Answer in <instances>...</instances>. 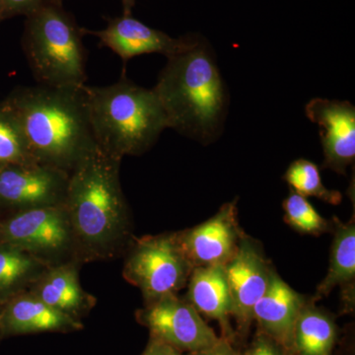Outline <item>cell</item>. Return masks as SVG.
<instances>
[{
	"label": "cell",
	"instance_id": "44dd1931",
	"mask_svg": "<svg viewBox=\"0 0 355 355\" xmlns=\"http://www.w3.org/2000/svg\"><path fill=\"white\" fill-rule=\"evenodd\" d=\"M36 162L15 114L2 102L0 104V168Z\"/></svg>",
	"mask_w": 355,
	"mask_h": 355
},
{
	"label": "cell",
	"instance_id": "d4e9b609",
	"mask_svg": "<svg viewBox=\"0 0 355 355\" xmlns=\"http://www.w3.org/2000/svg\"><path fill=\"white\" fill-rule=\"evenodd\" d=\"M46 0H1L4 18L14 15H25L33 12Z\"/></svg>",
	"mask_w": 355,
	"mask_h": 355
},
{
	"label": "cell",
	"instance_id": "7a4b0ae2",
	"mask_svg": "<svg viewBox=\"0 0 355 355\" xmlns=\"http://www.w3.org/2000/svg\"><path fill=\"white\" fill-rule=\"evenodd\" d=\"M15 114L37 162L69 173L97 148L85 84L17 89L4 101Z\"/></svg>",
	"mask_w": 355,
	"mask_h": 355
},
{
	"label": "cell",
	"instance_id": "8992f818",
	"mask_svg": "<svg viewBox=\"0 0 355 355\" xmlns=\"http://www.w3.org/2000/svg\"><path fill=\"white\" fill-rule=\"evenodd\" d=\"M125 253L123 279L139 289L146 303L177 295L188 284L193 266L176 232L132 238Z\"/></svg>",
	"mask_w": 355,
	"mask_h": 355
},
{
	"label": "cell",
	"instance_id": "e0dca14e",
	"mask_svg": "<svg viewBox=\"0 0 355 355\" xmlns=\"http://www.w3.org/2000/svg\"><path fill=\"white\" fill-rule=\"evenodd\" d=\"M187 286V300L200 314L218 321L226 335H231L229 317L232 313V300L225 266L193 268Z\"/></svg>",
	"mask_w": 355,
	"mask_h": 355
},
{
	"label": "cell",
	"instance_id": "ac0fdd59",
	"mask_svg": "<svg viewBox=\"0 0 355 355\" xmlns=\"http://www.w3.org/2000/svg\"><path fill=\"white\" fill-rule=\"evenodd\" d=\"M355 222L336 221L335 235L331 244L330 265L326 277L317 287L313 301L327 297L335 287H342L354 296Z\"/></svg>",
	"mask_w": 355,
	"mask_h": 355
},
{
	"label": "cell",
	"instance_id": "d6986e66",
	"mask_svg": "<svg viewBox=\"0 0 355 355\" xmlns=\"http://www.w3.org/2000/svg\"><path fill=\"white\" fill-rule=\"evenodd\" d=\"M50 266L18 248L0 244V305L29 291Z\"/></svg>",
	"mask_w": 355,
	"mask_h": 355
},
{
	"label": "cell",
	"instance_id": "ffe728a7",
	"mask_svg": "<svg viewBox=\"0 0 355 355\" xmlns=\"http://www.w3.org/2000/svg\"><path fill=\"white\" fill-rule=\"evenodd\" d=\"M336 336L333 319L323 310L306 302L294 327L291 347L298 355H331Z\"/></svg>",
	"mask_w": 355,
	"mask_h": 355
},
{
	"label": "cell",
	"instance_id": "484cf974",
	"mask_svg": "<svg viewBox=\"0 0 355 355\" xmlns=\"http://www.w3.org/2000/svg\"><path fill=\"white\" fill-rule=\"evenodd\" d=\"M187 355H239L237 352L233 349L230 343L224 338H219L218 342L212 347L207 349L198 350V352H189Z\"/></svg>",
	"mask_w": 355,
	"mask_h": 355
},
{
	"label": "cell",
	"instance_id": "8fae6325",
	"mask_svg": "<svg viewBox=\"0 0 355 355\" xmlns=\"http://www.w3.org/2000/svg\"><path fill=\"white\" fill-rule=\"evenodd\" d=\"M272 270L256 243L243 236L237 253L225 265L232 300L231 316L240 328H248L253 321L254 306L268 289Z\"/></svg>",
	"mask_w": 355,
	"mask_h": 355
},
{
	"label": "cell",
	"instance_id": "f1b7e54d",
	"mask_svg": "<svg viewBox=\"0 0 355 355\" xmlns=\"http://www.w3.org/2000/svg\"><path fill=\"white\" fill-rule=\"evenodd\" d=\"M4 18V8L3 6H2L1 0H0V20L3 19Z\"/></svg>",
	"mask_w": 355,
	"mask_h": 355
},
{
	"label": "cell",
	"instance_id": "4fadbf2b",
	"mask_svg": "<svg viewBox=\"0 0 355 355\" xmlns=\"http://www.w3.org/2000/svg\"><path fill=\"white\" fill-rule=\"evenodd\" d=\"M83 34L97 37L105 46L127 62L130 58L147 53H160L167 58L188 50L198 41V35L173 38L153 29L132 16H121L109 21L99 31L83 29Z\"/></svg>",
	"mask_w": 355,
	"mask_h": 355
},
{
	"label": "cell",
	"instance_id": "4316f807",
	"mask_svg": "<svg viewBox=\"0 0 355 355\" xmlns=\"http://www.w3.org/2000/svg\"><path fill=\"white\" fill-rule=\"evenodd\" d=\"M142 355H182V354L171 345L153 338Z\"/></svg>",
	"mask_w": 355,
	"mask_h": 355
},
{
	"label": "cell",
	"instance_id": "603a6c76",
	"mask_svg": "<svg viewBox=\"0 0 355 355\" xmlns=\"http://www.w3.org/2000/svg\"><path fill=\"white\" fill-rule=\"evenodd\" d=\"M284 210L286 223L303 234L321 235L331 228L330 222L321 216L307 198L292 189L284 200Z\"/></svg>",
	"mask_w": 355,
	"mask_h": 355
},
{
	"label": "cell",
	"instance_id": "52a82bcc",
	"mask_svg": "<svg viewBox=\"0 0 355 355\" xmlns=\"http://www.w3.org/2000/svg\"><path fill=\"white\" fill-rule=\"evenodd\" d=\"M0 244L18 248L50 266L77 260L64 205L7 212L0 217Z\"/></svg>",
	"mask_w": 355,
	"mask_h": 355
},
{
	"label": "cell",
	"instance_id": "83f0119b",
	"mask_svg": "<svg viewBox=\"0 0 355 355\" xmlns=\"http://www.w3.org/2000/svg\"><path fill=\"white\" fill-rule=\"evenodd\" d=\"M123 6V15L132 16L133 7L135 6V0H121Z\"/></svg>",
	"mask_w": 355,
	"mask_h": 355
},
{
	"label": "cell",
	"instance_id": "cb8c5ba5",
	"mask_svg": "<svg viewBox=\"0 0 355 355\" xmlns=\"http://www.w3.org/2000/svg\"><path fill=\"white\" fill-rule=\"evenodd\" d=\"M286 350L282 345L263 333L242 355H286Z\"/></svg>",
	"mask_w": 355,
	"mask_h": 355
},
{
	"label": "cell",
	"instance_id": "2e32d148",
	"mask_svg": "<svg viewBox=\"0 0 355 355\" xmlns=\"http://www.w3.org/2000/svg\"><path fill=\"white\" fill-rule=\"evenodd\" d=\"M306 302L273 270L268 289L254 306L253 320L263 334L287 349L292 347L294 327Z\"/></svg>",
	"mask_w": 355,
	"mask_h": 355
},
{
	"label": "cell",
	"instance_id": "9c48e42d",
	"mask_svg": "<svg viewBox=\"0 0 355 355\" xmlns=\"http://www.w3.org/2000/svg\"><path fill=\"white\" fill-rule=\"evenodd\" d=\"M69 173L41 163L0 168V209L7 212L64 205Z\"/></svg>",
	"mask_w": 355,
	"mask_h": 355
},
{
	"label": "cell",
	"instance_id": "5bb4252c",
	"mask_svg": "<svg viewBox=\"0 0 355 355\" xmlns=\"http://www.w3.org/2000/svg\"><path fill=\"white\" fill-rule=\"evenodd\" d=\"M83 263L77 260L51 266L30 287V293L44 304L80 321L97 303V298L81 286L79 270Z\"/></svg>",
	"mask_w": 355,
	"mask_h": 355
},
{
	"label": "cell",
	"instance_id": "6da1fadb",
	"mask_svg": "<svg viewBox=\"0 0 355 355\" xmlns=\"http://www.w3.org/2000/svg\"><path fill=\"white\" fill-rule=\"evenodd\" d=\"M121 159L99 147L69 172L64 209L81 263L109 261L127 251L132 218L121 188Z\"/></svg>",
	"mask_w": 355,
	"mask_h": 355
},
{
	"label": "cell",
	"instance_id": "277c9868",
	"mask_svg": "<svg viewBox=\"0 0 355 355\" xmlns=\"http://www.w3.org/2000/svg\"><path fill=\"white\" fill-rule=\"evenodd\" d=\"M89 118L97 146L121 159L146 153L168 128L157 94L132 83L125 72L118 83L85 85Z\"/></svg>",
	"mask_w": 355,
	"mask_h": 355
},
{
	"label": "cell",
	"instance_id": "ba28073f",
	"mask_svg": "<svg viewBox=\"0 0 355 355\" xmlns=\"http://www.w3.org/2000/svg\"><path fill=\"white\" fill-rule=\"evenodd\" d=\"M137 319L150 331L153 338L181 352H198L219 340L214 331L187 299L165 296L146 303L137 311Z\"/></svg>",
	"mask_w": 355,
	"mask_h": 355
},
{
	"label": "cell",
	"instance_id": "7c38bea8",
	"mask_svg": "<svg viewBox=\"0 0 355 355\" xmlns=\"http://www.w3.org/2000/svg\"><path fill=\"white\" fill-rule=\"evenodd\" d=\"M308 119L319 127L324 150L323 168L347 174L355 159V108L349 101L315 98L305 108Z\"/></svg>",
	"mask_w": 355,
	"mask_h": 355
},
{
	"label": "cell",
	"instance_id": "3957f363",
	"mask_svg": "<svg viewBox=\"0 0 355 355\" xmlns=\"http://www.w3.org/2000/svg\"><path fill=\"white\" fill-rule=\"evenodd\" d=\"M168 128L209 144L221 133L228 107L225 83L207 40L168 58L153 88Z\"/></svg>",
	"mask_w": 355,
	"mask_h": 355
},
{
	"label": "cell",
	"instance_id": "30bf717a",
	"mask_svg": "<svg viewBox=\"0 0 355 355\" xmlns=\"http://www.w3.org/2000/svg\"><path fill=\"white\" fill-rule=\"evenodd\" d=\"M176 235L193 268L225 266L237 253L244 236L238 224L236 200L222 205L209 220Z\"/></svg>",
	"mask_w": 355,
	"mask_h": 355
},
{
	"label": "cell",
	"instance_id": "9a60e30c",
	"mask_svg": "<svg viewBox=\"0 0 355 355\" xmlns=\"http://www.w3.org/2000/svg\"><path fill=\"white\" fill-rule=\"evenodd\" d=\"M83 324L53 309L29 291L0 305V335L18 336L44 331L79 330Z\"/></svg>",
	"mask_w": 355,
	"mask_h": 355
},
{
	"label": "cell",
	"instance_id": "7402d4cb",
	"mask_svg": "<svg viewBox=\"0 0 355 355\" xmlns=\"http://www.w3.org/2000/svg\"><path fill=\"white\" fill-rule=\"evenodd\" d=\"M284 179L292 190L303 197L316 198L333 205H340L342 202V193L327 189L322 181L318 166L306 159H298L292 162Z\"/></svg>",
	"mask_w": 355,
	"mask_h": 355
},
{
	"label": "cell",
	"instance_id": "f546056e",
	"mask_svg": "<svg viewBox=\"0 0 355 355\" xmlns=\"http://www.w3.org/2000/svg\"><path fill=\"white\" fill-rule=\"evenodd\" d=\"M53 1L60 2V3H62V0H53Z\"/></svg>",
	"mask_w": 355,
	"mask_h": 355
},
{
	"label": "cell",
	"instance_id": "5b68a950",
	"mask_svg": "<svg viewBox=\"0 0 355 355\" xmlns=\"http://www.w3.org/2000/svg\"><path fill=\"white\" fill-rule=\"evenodd\" d=\"M83 29L62 3L46 0L26 16L23 49L35 79L46 86L85 84Z\"/></svg>",
	"mask_w": 355,
	"mask_h": 355
}]
</instances>
